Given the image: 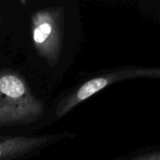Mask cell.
<instances>
[{"instance_id": "5b68a950", "label": "cell", "mask_w": 160, "mask_h": 160, "mask_svg": "<svg viewBox=\"0 0 160 160\" xmlns=\"http://www.w3.org/2000/svg\"><path fill=\"white\" fill-rule=\"evenodd\" d=\"M128 160H160V153L158 151L157 152H152V153H148L134 158Z\"/></svg>"}, {"instance_id": "7a4b0ae2", "label": "cell", "mask_w": 160, "mask_h": 160, "mask_svg": "<svg viewBox=\"0 0 160 160\" xmlns=\"http://www.w3.org/2000/svg\"><path fill=\"white\" fill-rule=\"evenodd\" d=\"M64 14L60 8H48L32 16V39L38 53L50 65L59 60L63 44Z\"/></svg>"}, {"instance_id": "6da1fadb", "label": "cell", "mask_w": 160, "mask_h": 160, "mask_svg": "<svg viewBox=\"0 0 160 160\" xmlns=\"http://www.w3.org/2000/svg\"><path fill=\"white\" fill-rule=\"evenodd\" d=\"M43 114V103L24 80L12 71L0 70V126L32 124Z\"/></svg>"}, {"instance_id": "277c9868", "label": "cell", "mask_w": 160, "mask_h": 160, "mask_svg": "<svg viewBox=\"0 0 160 160\" xmlns=\"http://www.w3.org/2000/svg\"><path fill=\"white\" fill-rule=\"evenodd\" d=\"M54 139L42 137H7L0 140V160L17 159L47 145Z\"/></svg>"}, {"instance_id": "3957f363", "label": "cell", "mask_w": 160, "mask_h": 160, "mask_svg": "<svg viewBox=\"0 0 160 160\" xmlns=\"http://www.w3.org/2000/svg\"><path fill=\"white\" fill-rule=\"evenodd\" d=\"M159 76L160 70L158 68H138L117 69L98 77H94L83 82L76 90L59 101L55 110V116L57 118L65 116L76 106L112 83L137 78H159Z\"/></svg>"}, {"instance_id": "8992f818", "label": "cell", "mask_w": 160, "mask_h": 160, "mask_svg": "<svg viewBox=\"0 0 160 160\" xmlns=\"http://www.w3.org/2000/svg\"><path fill=\"white\" fill-rule=\"evenodd\" d=\"M8 136H0V140H3V139H5V138H7Z\"/></svg>"}, {"instance_id": "52a82bcc", "label": "cell", "mask_w": 160, "mask_h": 160, "mask_svg": "<svg viewBox=\"0 0 160 160\" xmlns=\"http://www.w3.org/2000/svg\"><path fill=\"white\" fill-rule=\"evenodd\" d=\"M0 20H1V18H0Z\"/></svg>"}]
</instances>
